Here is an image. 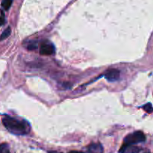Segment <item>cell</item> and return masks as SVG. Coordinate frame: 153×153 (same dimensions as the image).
Instances as JSON below:
<instances>
[{
  "instance_id": "1",
  "label": "cell",
  "mask_w": 153,
  "mask_h": 153,
  "mask_svg": "<svg viewBox=\"0 0 153 153\" xmlns=\"http://www.w3.org/2000/svg\"><path fill=\"white\" fill-rule=\"evenodd\" d=\"M2 123L10 133L16 135H25L30 131L29 124L25 120L6 116L2 119Z\"/></svg>"
},
{
  "instance_id": "2",
  "label": "cell",
  "mask_w": 153,
  "mask_h": 153,
  "mask_svg": "<svg viewBox=\"0 0 153 153\" xmlns=\"http://www.w3.org/2000/svg\"><path fill=\"white\" fill-rule=\"evenodd\" d=\"M146 141V136L142 131H137L128 134L124 138L123 145L129 146V145H134L139 143H143Z\"/></svg>"
},
{
  "instance_id": "3",
  "label": "cell",
  "mask_w": 153,
  "mask_h": 153,
  "mask_svg": "<svg viewBox=\"0 0 153 153\" xmlns=\"http://www.w3.org/2000/svg\"><path fill=\"white\" fill-rule=\"evenodd\" d=\"M55 46L49 42H45L41 44L40 49V53L42 55H51L55 52Z\"/></svg>"
},
{
  "instance_id": "4",
  "label": "cell",
  "mask_w": 153,
  "mask_h": 153,
  "mask_svg": "<svg viewBox=\"0 0 153 153\" xmlns=\"http://www.w3.org/2000/svg\"><path fill=\"white\" fill-rule=\"evenodd\" d=\"M120 73L119 70L114 69V70H110L106 72L104 76L108 82H116L120 79Z\"/></svg>"
},
{
  "instance_id": "5",
  "label": "cell",
  "mask_w": 153,
  "mask_h": 153,
  "mask_svg": "<svg viewBox=\"0 0 153 153\" xmlns=\"http://www.w3.org/2000/svg\"><path fill=\"white\" fill-rule=\"evenodd\" d=\"M140 151H141L140 148L134 146V145H129V146L122 145L119 150V153H139Z\"/></svg>"
},
{
  "instance_id": "6",
  "label": "cell",
  "mask_w": 153,
  "mask_h": 153,
  "mask_svg": "<svg viewBox=\"0 0 153 153\" xmlns=\"http://www.w3.org/2000/svg\"><path fill=\"white\" fill-rule=\"evenodd\" d=\"M88 153H104V149L101 143H91L88 147Z\"/></svg>"
},
{
  "instance_id": "7",
  "label": "cell",
  "mask_w": 153,
  "mask_h": 153,
  "mask_svg": "<svg viewBox=\"0 0 153 153\" xmlns=\"http://www.w3.org/2000/svg\"><path fill=\"white\" fill-rule=\"evenodd\" d=\"M10 33H11V29H10V27H7L5 30L2 32V34L0 35V41L4 40V39L7 38V37L10 36Z\"/></svg>"
},
{
  "instance_id": "8",
  "label": "cell",
  "mask_w": 153,
  "mask_h": 153,
  "mask_svg": "<svg viewBox=\"0 0 153 153\" xmlns=\"http://www.w3.org/2000/svg\"><path fill=\"white\" fill-rule=\"evenodd\" d=\"M12 2H13V0H3L1 1V7L5 10H7L11 6Z\"/></svg>"
},
{
  "instance_id": "9",
  "label": "cell",
  "mask_w": 153,
  "mask_h": 153,
  "mask_svg": "<svg viewBox=\"0 0 153 153\" xmlns=\"http://www.w3.org/2000/svg\"><path fill=\"white\" fill-rule=\"evenodd\" d=\"M0 153H10L9 149V146L7 143H1L0 144Z\"/></svg>"
},
{
  "instance_id": "10",
  "label": "cell",
  "mask_w": 153,
  "mask_h": 153,
  "mask_svg": "<svg viewBox=\"0 0 153 153\" xmlns=\"http://www.w3.org/2000/svg\"><path fill=\"white\" fill-rule=\"evenodd\" d=\"M142 108L147 113H152V112H153V107L151 103H147V104L144 105Z\"/></svg>"
},
{
  "instance_id": "11",
  "label": "cell",
  "mask_w": 153,
  "mask_h": 153,
  "mask_svg": "<svg viewBox=\"0 0 153 153\" xmlns=\"http://www.w3.org/2000/svg\"><path fill=\"white\" fill-rule=\"evenodd\" d=\"M37 43H34V42H31V43H29V44L28 45V50H34V49H35L36 48H37Z\"/></svg>"
},
{
  "instance_id": "12",
  "label": "cell",
  "mask_w": 153,
  "mask_h": 153,
  "mask_svg": "<svg viewBox=\"0 0 153 153\" xmlns=\"http://www.w3.org/2000/svg\"><path fill=\"white\" fill-rule=\"evenodd\" d=\"M4 15L2 11H1V16H0V26L4 25Z\"/></svg>"
},
{
  "instance_id": "13",
  "label": "cell",
  "mask_w": 153,
  "mask_h": 153,
  "mask_svg": "<svg viewBox=\"0 0 153 153\" xmlns=\"http://www.w3.org/2000/svg\"><path fill=\"white\" fill-rule=\"evenodd\" d=\"M68 153H84L83 152H81V151H70Z\"/></svg>"
},
{
  "instance_id": "14",
  "label": "cell",
  "mask_w": 153,
  "mask_h": 153,
  "mask_svg": "<svg viewBox=\"0 0 153 153\" xmlns=\"http://www.w3.org/2000/svg\"><path fill=\"white\" fill-rule=\"evenodd\" d=\"M48 153H61V152H49Z\"/></svg>"
},
{
  "instance_id": "15",
  "label": "cell",
  "mask_w": 153,
  "mask_h": 153,
  "mask_svg": "<svg viewBox=\"0 0 153 153\" xmlns=\"http://www.w3.org/2000/svg\"><path fill=\"white\" fill-rule=\"evenodd\" d=\"M146 153H149V152H146Z\"/></svg>"
}]
</instances>
